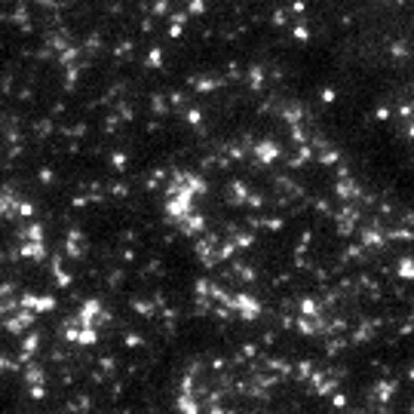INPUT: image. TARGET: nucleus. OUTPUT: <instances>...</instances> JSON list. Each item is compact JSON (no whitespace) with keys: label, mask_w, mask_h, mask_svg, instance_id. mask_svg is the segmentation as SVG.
Segmentation results:
<instances>
[{"label":"nucleus","mask_w":414,"mask_h":414,"mask_svg":"<svg viewBox=\"0 0 414 414\" xmlns=\"http://www.w3.org/2000/svg\"><path fill=\"white\" fill-rule=\"evenodd\" d=\"M37 347H40V341H37V335H31V338H25V344H21V359L28 362V359H34V353H37Z\"/></svg>","instance_id":"obj_1"},{"label":"nucleus","mask_w":414,"mask_h":414,"mask_svg":"<svg viewBox=\"0 0 414 414\" xmlns=\"http://www.w3.org/2000/svg\"><path fill=\"white\" fill-rule=\"evenodd\" d=\"M212 414H233V411H224V408H212Z\"/></svg>","instance_id":"obj_2"}]
</instances>
